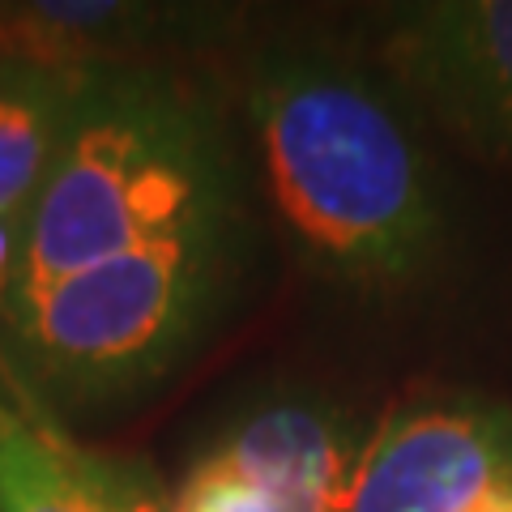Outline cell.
<instances>
[{"mask_svg":"<svg viewBox=\"0 0 512 512\" xmlns=\"http://www.w3.org/2000/svg\"><path fill=\"white\" fill-rule=\"evenodd\" d=\"M269 197L299 252L350 282L436 261L444 210L427 158L372 82L325 56H269L248 90Z\"/></svg>","mask_w":512,"mask_h":512,"instance_id":"cell-1","label":"cell"},{"mask_svg":"<svg viewBox=\"0 0 512 512\" xmlns=\"http://www.w3.org/2000/svg\"><path fill=\"white\" fill-rule=\"evenodd\" d=\"M227 222L231 163L210 107L158 69H94L26 214L9 299L120 252Z\"/></svg>","mask_w":512,"mask_h":512,"instance_id":"cell-2","label":"cell"},{"mask_svg":"<svg viewBox=\"0 0 512 512\" xmlns=\"http://www.w3.org/2000/svg\"><path fill=\"white\" fill-rule=\"evenodd\" d=\"M227 256V227H205L13 295L0 303V367L56 419L137 393L214 316Z\"/></svg>","mask_w":512,"mask_h":512,"instance_id":"cell-3","label":"cell"},{"mask_svg":"<svg viewBox=\"0 0 512 512\" xmlns=\"http://www.w3.org/2000/svg\"><path fill=\"white\" fill-rule=\"evenodd\" d=\"M512 504V406L431 397L359 448L346 512H500Z\"/></svg>","mask_w":512,"mask_h":512,"instance_id":"cell-4","label":"cell"},{"mask_svg":"<svg viewBox=\"0 0 512 512\" xmlns=\"http://www.w3.org/2000/svg\"><path fill=\"white\" fill-rule=\"evenodd\" d=\"M384 64L457 141L512 163V0L414 5L384 39Z\"/></svg>","mask_w":512,"mask_h":512,"instance_id":"cell-5","label":"cell"},{"mask_svg":"<svg viewBox=\"0 0 512 512\" xmlns=\"http://www.w3.org/2000/svg\"><path fill=\"white\" fill-rule=\"evenodd\" d=\"M359 448L316 406H274L188 470L175 512H346Z\"/></svg>","mask_w":512,"mask_h":512,"instance_id":"cell-6","label":"cell"},{"mask_svg":"<svg viewBox=\"0 0 512 512\" xmlns=\"http://www.w3.org/2000/svg\"><path fill=\"white\" fill-rule=\"evenodd\" d=\"M90 73L0 56V218L30 214Z\"/></svg>","mask_w":512,"mask_h":512,"instance_id":"cell-7","label":"cell"},{"mask_svg":"<svg viewBox=\"0 0 512 512\" xmlns=\"http://www.w3.org/2000/svg\"><path fill=\"white\" fill-rule=\"evenodd\" d=\"M0 512H103L82 444L0 367Z\"/></svg>","mask_w":512,"mask_h":512,"instance_id":"cell-8","label":"cell"},{"mask_svg":"<svg viewBox=\"0 0 512 512\" xmlns=\"http://www.w3.org/2000/svg\"><path fill=\"white\" fill-rule=\"evenodd\" d=\"M82 461L94 491H99L103 512H175L171 495L154 478L150 466H141L133 457H107L82 444Z\"/></svg>","mask_w":512,"mask_h":512,"instance_id":"cell-9","label":"cell"},{"mask_svg":"<svg viewBox=\"0 0 512 512\" xmlns=\"http://www.w3.org/2000/svg\"><path fill=\"white\" fill-rule=\"evenodd\" d=\"M500 512H512V504H504V508H500Z\"/></svg>","mask_w":512,"mask_h":512,"instance_id":"cell-10","label":"cell"}]
</instances>
